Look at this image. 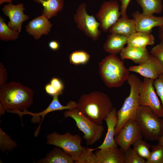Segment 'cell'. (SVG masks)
<instances>
[{
    "label": "cell",
    "instance_id": "obj_18",
    "mask_svg": "<svg viewBox=\"0 0 163 163\" xmlns=\"http://www.w3.org/2000/svg\"><path fill=\"white\" fill-rule=\"evenodd\" d=\"M95 153L99 163H124V153L118 145L100 149Z\"/></svg>",
    "mask_w": 163,
    "mask_h": 163
},
{
    "label": "cell",
    "instance_id": "obj_41",
    "mask_svg": "<svg viewBox=\"0 0 163 163\" xmlns=\"http://www.w3.org/2000/svg\"><path fill=\"white\" fill-rule=\"evenodd\" d=\"M163 124V117L162 118ZM158 143L163 146V133L160 138L158 140Z\"/></svg>",
    "mask_w": 163,
    "mask_h": 163
},
{
    "label": "cell",
    "instance_id": "obj_4",
    "mask_svg": "<svg viewBox=\"0 0 163 163\" xmlns=\"http://www.w3.org/2000/svg\"><path fill=\"white\" fill-rule=\"evenodd\" d=\"M127 81L130 87V93L121 107L117 111L118 120L115 129V137L118 134L127 122L135 120L139 106V96L142 82L134 74L130 75Z\"/></svg>",
    "mask_w": 163,
    "mask_h": 163
},
{
    "label": "cell",
    "instance_id": "obj_29",
    "mask_svg": "<svg viewBox=\"0 0 163 163\" xmlns=\"http://www.w3.org/2000/svg\"><path fill=\"white\" fill-rule=\"evenodd\" d=\"M132 145L134 151L146 160L150 157L151 145L142 139L137 140Z\"/></svg>",
    "mask_w": 163,
    "mask_h": 163
},
{
    "label": "cell",
    "instance_id": "obj_22",
    "mask_svg": "<svg viewBox=\"0 0 163 163\" xmlns=\"http://www.w3.org/2000/svg\"><path fill=\"white\" fill-rule=\"evenodd\" d=\"M38 163H74V160L61 148L55 146L44 158L38 160Z\"/></svg>",
    "mask_w": 163,
    "mask_h": 163
},
{
    "label": "cell",
    "instance_id": "obj_3",
    "mask_svg": "<svg viewBox=\"0 0 163 163\" xmlns=\"http://www.w3.org/2000/svg\"><path fill=\"white\" fill-rule=\"evenodd\" d=\"M99 73L105 85L109 88L121 87L127 81L129 71L123 60L116 55L110 54L99 64Z\"/></svg>",
    "mask_w": 163,
    "mask_h": 163
},
{
    "label": "cell",
    "instance_id": "obj_7",
    "mask_svg": "<svg viewBox=\"0 0 163 163\" xmlns=\"http://www.w3.org/2000/svg\"><path fill=\"white\" fill-rule=\"evenodd\" d=\"M46 143L61 148L74 160H77L86 148L81 144L82 139L78 134L72 135L67 132L60 134L53 132L46 136Z\"/></svg>",
    "mask_w": 163,
    "mask_h": 163
},
{
    "label": "cell",
    "instance_id": "obj_40",
    "mask_svg": "<svg viewBox=\"0 0 163 163\" xmlns=\"http://www.w3.org/2000/svg\"><path fill=\"white\" fill-rule=\"evenodd\" d=\"M159 35L161 42L163 43V24L159 27Z\"/></svg>",
    "mask_w": 163,
    "mask_h": 163
},
{
    "label": "cell",
    "instance_id": "obj_36",
    "mask_svg": "<svg viewBox=\"0 0 163 163\" xmlns=\"http://www.w3.org/2000/svg\"><path fill=\"white\" fill-rule=\"evenodd\" d=\"M8 74L6 69L3 64L0 63V86L6 83L7 80Z\"/></svg>",
    "mask_w": 163,
    "mask_h": 163
},
{
    "label": "cell",
    "instance_id": "obj_12",
    "mask_svg": "<svg viewBox=\"0 0 163 163\" xmlns=\"http://www.w3.org/2000/svg\"><path fill=\"white\" fill-rule=\"evenodd\" d=\"M143 137L135 120H130L114 137L116 144L124 153L136 141Z\"/></svg>",
    "mask_w": 163,
    "mask_h": 163
},
{
    "label": "cell",
    "instance_id": "obj_5",
    "mask_svg": "<svg viewBox=\"0 0 163 163\" xmlns=\"http://www.w3.org/2000/svg\"><path fill=\"white\" fill-rule=\"evenodd\" d=\"M135 120L145 139L158 140L162 136V119L155 114L149 107L139 105Z\"/></svg>",
    "mask_w": 163,
    "mask_h": 163
},
{
    "label": "cell",
    "instance_id": "obj_42",
    "mask_svg": "<svg viewBox=\"0 0 163 163\" xmlns=\"http://www.w3.org/2000/svg\"><path fill=\"white\" fill-rule=\"evenodd\" d=\"M14 0H0V5H1L4 3H11Z\"/></svg>",
    "mask_w": 163,
    "mask_h": 163
},
{
    "label": "cell",
    "instance_id": "obj_6",
    "mask_svg": "<svg viewBox=\"0 0 163 163\" xmlns=\"http://www.w3.org/2000/svg\"><path fill=\"white\" fill-rule=\"evenodd\" d=\"M64 115L65 118L70 117L75 120L77 127L83 133V137L87 145H92L101 138L104 126L91 120L77 107L65 111Z\"/></svg>",
    "mask_w": 163,
    "mask_h": 163
},
{
    "label": "cell",
    "instance_id": "obj_19",
    "mask_svg": "<svg viewBox=\"0 0 163 163\" xmlns=\"http://www.w3.org/2000/svg\"><path fill=\"white\" fill-rule=\"evenodd\" d=\"M120 54L122 60L129 59L138 64H140L145 61L150 55L146 47L127 46L123 48Z\"/></svg>",
    "mask_w": 163,
    "mask_h": 163
},
{
    "label": "cell",
    "instance_id": "obj_32",
    "mask_svg": "<svg viewBox=\"0 0 163 163\" xmlns=\"http://www.w3.org/2000/svg\"><path fill=\"white\" fill-rule=\"evenodd\" d=\"M124 163H145V159L138 154L130 147L124 153Z\"/></svg>",
    "mask_w": 163,
    "mask_h": 163
},
{
    "label": "cell",
    "instance_id": "obj_28",
    "mask_svg": "<svg viewBox=\"0 0 163 163\" xmlns=\"http://www.w3.org/2000/svg\"><path fill=\"white\" fill-rule=\"evenodd\" d=\"M18 146L17 142L11 139L9 136L0 128V149L3 152L10 151Z\"/></svg>",
    "mask_w": 163,
    "mask_h": 163
},
{
    "label": "cell",
    "instance_id": "obj_24",
    "mask_svg": "<svg viewBox=\"0 0 163 163\" xmlns=\"http://www.w3.org/2000/svg\"><path fill=\"white\" fill-rule=\"evenodd\" d=\"M42 4L43 9L42 15H45L48 19L57 16L63 8L64 0H33Z\"/></svg>",
    "mask_w": 163,
    "mask_h": 163
},
{
    "label": "cell",
    "instance_id": "obj_39",
    "mask_svg": "<svg viewBox=\"0 0 163 163\" xmlns=\"http://www.w3.org/2000/svg\"><path fill=\"white\" fill-rule=\"evenodd\" d=\"M48 46L53 51L57 50L60 47V44L56 40H53L50 41L48 43Z\"/></svg>",
    "mask_w": 163,
    "mask_h": 163
},
{
    "label": "cell",
    "instance_id": "obj_17",
    "mask_svg": "<svg viewBox=\"0 0 163 163\" xmlns=\"http://www.w3.org/2000/svg\"><path fill=\"white\" fill-rule=\"evenodd\" d=\"M117 110L113 107L104 120L107 128L106 136L102 143L94 150L111 147L117 145L114 139L115 129L117 123Z\"/></svg>",
    "mask_w": 163,
    "mask_h": 163
},
{
    "label": "cell",
    "instance_id": "obj_15",
    "mask_svg": "<svg viewBox=\"0 0 163 163\" xmlns=\"http://www.w3.org/2000/svg\"><path fill=\"white\" fill-rule=\"evenodd\" d=\"M137 32L151 33L154 27L163 24V16H155L153 14L141 13L138 11L132 14Z\"/></svg>",
    "mask_w": 163,
    "mask_h": 163
},
{
    "label": "cell",
    "instance_id": "obj_20",
    "mask_svg": "<svg viewBox=\"0 0 163 163\" xmlns=\"http://www.w3.org/2000/svg\"><path fill=\"white\" fill-rule=\"evenodd\" d=\"M110 33H113L129 37L136 32L133 19L128 17L120 18L109 29Z\"/></svg>",
    "mask_w": 163,
    "mask_h": 163
},
{
    "label": "cell",
    "instance_id": "obj_13",
    "mask_svg": "<svg viewBox=\"0 0 163 163\" xmlns=\"http://www.w3.org/2000/svg\"><path fill=\"white\" fill-rule=\"evenodd\" d=\"M128 69L130 72L139 74L145 78L154 80L163 74V66L155 56L151 54L143 63L130 66Z\"/></svg>",
    "mask_w": 163,
    "mask_h": 163
},
{
    "label": "cell",
    "instance_id": "obj_21",
    "mask_svg": "<svg viewBox=\"0 0 163 163\" xmlns=\"http://www.w3.org/2000/svg\"><path fill=\"white\" fill-rule=\"evenodd\" d=\"M128 37L118 34L110 33L103 45L105 51L110 54L116 55L120 53L127 44Z\"/></svg>",
    "mask_w": 163,
    "mask_h": 163
},
{
    "label": "cell",
    "instance_id": "obj_25",
    "mask_svg": "<svg viewBox=\"0 0 163 163\" xmlns=\"http://www.w3.org/2000/svg\"><path fill=\"white\" fill-rule=\"evenodd\" d=\"M141 7L142 13L153 14H159L162 11V0H136Z\"/></svg>",
    "mask_w": 163,
    "mask_h": 163
},
{
    "label": "cell",
    "instance_id": "obj_11",
    "mask_svg": "<svg viewBox=\"0 0 163 163\" xmlns=\"http://www.w3.org/2000/svg\"><path fill=\"white\" fill-rule=\"evenodd\" d=\"M119 8V5L116 0L104 1L101 4L95 17L104 32H107L121 16Z\"/></svg>",
    "mask_w": 163,
    "mask_h": 163
},
{
    "label": "cell",
    "instance_id": "obj_2",
    "mask_svg": "<svg viewBox=\"0 0 163 163\" xmlns=\"http://www.w3.org/2000/svg\"><path fill=\"white\" fill-rule=\"evenodd\" d=\"M77 103V108L91 120L99 125H102L113 108L109 97L98 91L82 95Z\"/></svg>",
    "mask_w": 163,
    "mask_h": 163
},
{
    "label": "cell",
    "instance_id": "obj_35",
    "mask_svg": "<svg viewBox=\"0 0 163 163\" xmlns=\"http://www.w3.org/2000/svg\"><path fill=\"white\" fill-rule=\"evenodd\" d=\"M49 83L56 91L59 95L63 94L64 85L61 79L58 78L53 77L51 79Z\"/></svg>",
    "mask_w": 163,
    "mask_h": 163
},
{
    "label": "cell",
    "instance_id": "obj_38",
    "mask_svg": "<svg viewBox=\"0 0 163 163\" xmlns=\"http://www.w3.org/2000/svg\"><path fill=\"white\" fill-rule=\"evenodd\" d=\"M44 89L46 92L52 97L56 95H60L56 91L49 83L45 85Z\"/></svg>",
    "mask_w": 163,
    "mask_h": 163
},
{
    "label": "cell",
    "instance_id": "obj_34",
    "mask_svg": "<svg viewBox=\"0 0 163 163\" xmlns=\"http://www.w3.org/2000/svg\"><path fill=\"white\" fill-rule=\"evenodd\" d=\"M150 53L155 56L163 66V43L161 42L153 47Z\"/></svg>",
    "mask_w": 163,
    "mask_h": 163
},
{
    "label": "cell",
    "instance_id": "obj_23",
    "mask_svg": "<svg viewBox=\"0 0 163 163\" xmlns=\"http://www.w3.org/2000/svg\"><path fill=\"white\" fill-rule=\"evenodd\" d=\"M155 43L154 36L151 33L136 32L128 38L127 46L146 47L148 45H152Z\"/></svg>",
    "mask_w": 163,
    "mask_h": 163
},
{
    "label": "cell",
    "instance_id": "obj_10",
    "mask_svg": "<svg viewBox=\"0 0 163 163\" xmlns=\"http://www.w3.org/2000/svg\"><path fill=\"white\" fill-rule=\"evenodd\" d=\"M59 96L56 95L53 97V100L48 107L44 110L40 112L34 113L28 111L27 110L19 111L9 110L8 112L9 113L18 115L20 117L21 120L22 116L26 114L31 115L32 117L31 120L32 123H40L34 133V136L36 137L39 133L42 123L47 114L54 111L64 110H71L77 107V103L74 101H69L66 105H62L59 100Z\"/></svg>",
    "mask_w": 163,
    "mask_h": 163
},
{
    "label": "cell",
    "instance_id": "obj_1",
    "mask_svg": "<svg viewBox=\"0 0 163 163\" xmlns=\"http://www.w3.org/2000/svg\"><path fill=\"white\" fill-rule=\"evenodd\" d=\"M34 92L28 87L14 81L0 86V116L8 110L23 111L32 105Z\"/></svg>",
    "mask_w": 163,
    "mask_h": 163
},
{
    "label": "cell",
    "instance_id": "obj_27",
    "mask_svg": "<svg viewBox=\"0 0 163 163\" xmlns=\"http://www.w3.org/2000/svg\"><path fill=\"white\" fill-rule=\"evenodd\" d=\"M90 56L87 52L82 50L73 52L69 56L70 63L76 66L84 64L88 61Z\"/></svg>",
    "mask_w": 163,
    "mask_h": 163
},
{
    "label": "cell",
    "instance_id": "obj_33",
    "mask_svg": "<svg viewBox=\"0 0 163 163\" xmlns=\"http://www.w3.org/2000/svg\"><path fill=\"white\" fill-rule=\"evenodd\" d=\"M153 85L163 107V74L154 80Z\"/></svg>",
    "mask_w": 163,
    "mask_h": 163
},
{
    "label": "cell",
    "instance_id": "obj_8",
    "mask_svg": "<svg viewBox=\"0 0 163 163\" xmlns=\"http://www.w3.org/2000/svg\"><path fill=\"white\" fill-rule=\"evenodd\" d=\"M86 8V3H81L74 15V21L78 28L87 37L97 41L101 33V31L99 29L100 23L94 16L88 14Z\"/></svg>",
    "mask_w": 163,
    "mask_h": 163
},
{
    "label": "cell",
    "instance_id": "obj_9",
    "mask_svg": "<svg viewBox=\"0 0 163 163\" xmlns=\"http://www.w3.org/2000/svg\"><path fill=\"white\" fill-rule=\"evenodd\" d=\"M154 80L144 78L139 92V104L149 107L157 116L162 118L163 107L155 90Z\"/></svg>",
    "mask_w": 163,
    "mask_h": 163
},
{
    "label": "cell",
    "instance_id": "obj_26",
    "mask_svg": "<svg viewBox=\"0 0 163 163\" xmlns=\"http://www.w3.org/2000/svg\"><path fill=\"white\" fill-rule=\"evenodd\" d=\"M20 33L8 27L4 19L0 17V39L4 41L14 40L19 37Z\"/></svg>",
    "mask_w": 163,
    "mask_h": 163
},
{
    "label": "cell",
    "instance_id": "obj_31",
    "mask_svg": "<svg viewBox=\"0 0 163 163\" xmlns=\"http://www.w3.org/2000/svg\"><path fill=\"white\" fill-rule=\"evenodd\" d=\"M94 149L86 148L82 153L79 159L75 163H99L98 158L92 152Z\"/></svg>",
    "mask_w": 163,
    "mask_h": 163
},
{
    "label": "cell",
    "instance_id": "obj_14",
    "mask_svg": "<svg viewBox=\"0 0 163 163\" xmlns=\"http://www.w3.org/2000/svg\"><path fill=\"white\" fill-rule=\"evenodd\" d=\"M25 9L22 3L15 5L10 3L5 5L1 9L4 14L9 18L8 27L19 33L21 32L22 23L29 19L28 16L24 13Z\"/></svg>",
    "mask_w": 163,
    "mask_h": 163
},
{
    "label": "cell",
    "instance_id": "obj_37",
    "mask_svg": "<svg viewBox=\"0 0 163 163\" xmlns=\"http://www.w3.org/2000/svg\"><path fill=\"white\" fill-rule=\"evenodd\" d=\"M121 3L120 7L121 16L123 17H127L126 14V10L131 0H119Z\"/></svg>",
    "mask_w": 163,
    "mask_h": 163
},
{
    "label": "cell",
    "instance_id": "obj_16",
    "mask_svg": "<svg viewBox=\"0 0 163 163\" xmlns=\"http://www.w3.org/2000/svg\"><path fill=\"white\" fill-rule=\"evenodd\" d=\"M44 15H42L30 21L26 27V31L35 40L43 35H48L53 24Z\"/></svg>",
    "mask_w": 163,
    "mask_h": 163
},
{
    "label": "cell",
    "instance_id": "obj_30",
    "mask_svg": "<svg viewBox=\"0 0 163 163\" xmlns=\"http://www.w3.org/2000/svg\"><path fill=\"white\" fill-rule=\"evenodd\" d=\"M151 151L145 163H163V146L159 143L151 145Z\"/></svg>",
    "mask_w": 163,
    "mask_h": 163
}]
</instances>
